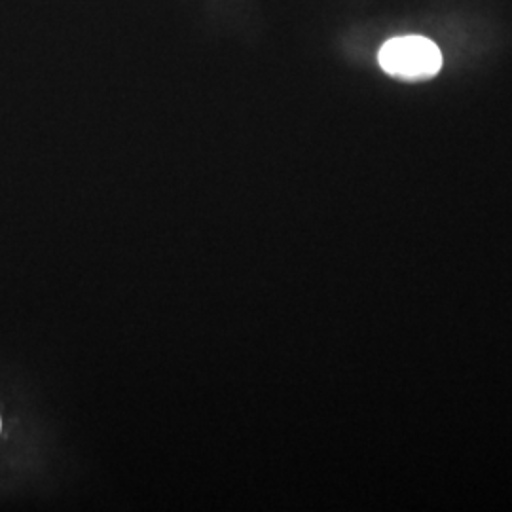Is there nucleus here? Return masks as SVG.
<instances>
[{
	"mask_svg": "<svg viewBox=\"0 0 512 512\" xmlns=\"http://www.w3.org/2000/svg\"><path fill=\"white\" fill-rule=\"evenodd\" d=\"M378 61L385 73L416 82L437 76L442 69L439 46L425 37H397L387 40Z\"/></svg>",
	"mask_w": 512,
	"mask_h": 512,
	"instance_id": "nucleus-1",
	"label": "nucleus"
}]
</instances>
